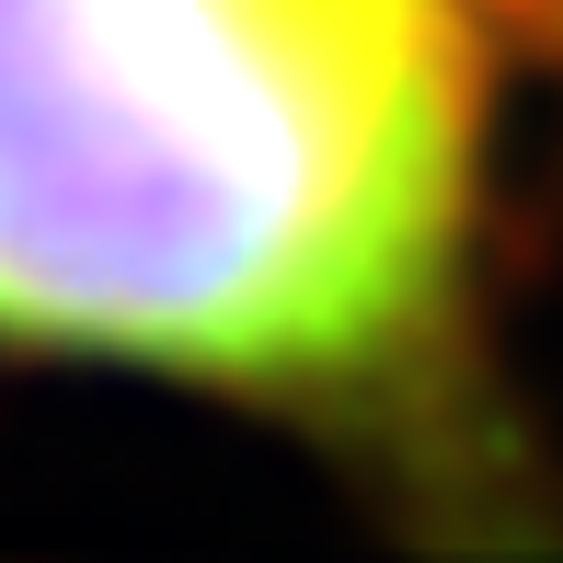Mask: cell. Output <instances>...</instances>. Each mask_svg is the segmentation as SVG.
<instances>
[{
	"label": "cell",
	"mask_w": 563,
	"mask_h": 563,
	"mask_svg": "<svg viewBox=\"0 0 563 563\" xmlns=\"http://www.w3.org/2000/svg\"><path fill=\"white\" fill-rule=\"evenodd\" d=\"M0 356L208 391L472 518V0H0Z\"/></svg>",
	"instance_id": "obj_1"
},
{
	"label": "cell",
	"mask_w": 563,
	"mask_h": 563,
	"mask_svg": "<svg viewBox=\"0 0 563 563\" xmlns=\"http://www.w3.org/2000/svg\"><path fill=\"white\" fill-rule=\"evenodd\" d=\"M483 23H518V35H552L563 46V0H472Z\"/></svg>",
	"instance_id": "obj_2"
}]
</instances>
